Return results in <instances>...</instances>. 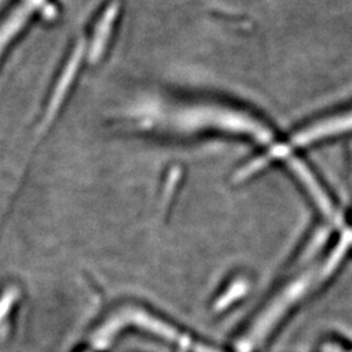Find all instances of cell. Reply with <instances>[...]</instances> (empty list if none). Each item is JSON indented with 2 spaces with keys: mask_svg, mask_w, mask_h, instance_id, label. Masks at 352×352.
<instances>
[{
  "mask_svg": "<svg viewBox=\"0 0 352 352\" xmlns=\"http://www.w3.org/2000/svg\"><path fill=\"white\" fill-rule=\"evenodd\" d=\"M352 131V113H344L337 118H331L327 120H322L317 123L315 126H309L299 132L296 136H294L289 145H279L273 148L272 151L266 154V158L269 161L278 160V158H285L292 148L296 146H305L309 145L316 141L327 139L330 136H336L340 133L351 132Z\"/></svg>",
  "mask_w": 352,
  "mask_h": 352,
  "instance_id": "obj_1",
  "label": "cell"
},
{
  "mask_svg": "<svg viewBox=\"0 0 352 352\" xmlns=\"http://www.w3.org/2000/svg\"><path fill=\"white\" fill-rule=\"evenodd\" d=\"M42 0H23L21 4L13 11L0 25V56L7 49L8 43L25 25L32 12L41 4Z\"/></svg>",
  "mask_w": 352,
  "mask_h": 352,
  "instance_id": "obj_2",
  "label": "cell"
}]
</instances>
